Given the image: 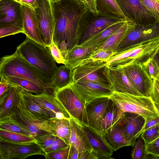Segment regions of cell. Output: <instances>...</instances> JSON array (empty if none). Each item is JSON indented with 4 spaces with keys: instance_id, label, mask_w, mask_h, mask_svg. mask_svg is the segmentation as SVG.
Here are the masks:
<instances>
[{
    "instance_id": "cell-46",
    "label": "cell",
    "mask_w": 159,
    "mask_h": 159,
    "mask_svg": "<svg viewBox=\"0 0 159 159\" xmlns=\"http://www.w3.org/2000/svg\"><path fill=\"white\" fill-rule=\"evenodd\" d=\"M70 145L66 148L46 154V159H68Z\"/></svg>"
},
{
    "instance_id": "cell-9",
    "label": "cell",
    "mask_w": 159,
    "mask_h": 159,
    "mask_svg": "<svg viewBox=\"0 0 159 159\" xmlns=\"http://www.w3.org/2000/svg\"><path fill=\"white\" fill-rule=\"evenodd\" d=\"M157 41H159V22L144 26L136 25L120 43L116 52H121L141 44Z\"/></svg>"
},
{
    "instance_id": "cell-8",
    "label": "cell",
    "mask_w": 159,
    "mask_h": 159,
    "mask_svg": "<svg viewBox=\"0 0 159 159\" xmlns=\"http://www.w3.org/2000/svg\"><path fill=\"white\" fill-rule=\"evenodd\" d=\"M13 112L34 137L48 133L54 134L52 118L46 120L38 117L25 106L21 96Z\"/></svg>"
},
{
    "instance_id": "cell-32",
    "label": "cell",
    "mask_w": 159,
    "mask_h": 159,
    "mask_svg": "<svg viewBox=\"0 0 159 159\" xmlns=\"http://www.w3.org/2000/svg\"><path fill=\"white\" fill-rule=\"evenodd\" d=\"M70 120L52 118L54 134L67 144L70 145L71 133Z\"/></svg>"
},
{
    "instance_id": "cell-29",
    "label": "cell",
    "mask_w": 159,
    "mask_h": 159,
    "mask_svg": "<svg viewBox=\"0 0 159 159\" xmlns=\"http://www.w3.org/2000/svg\"><path fill=\"white\" fill-rule=\"evenodd\" d=\"M10 83V88L8 95L3 106L0 107V120L13 112L20 98L21 88L14 84Z\"/></svg>"
},
{
    "instance_id": "cell-34",
    "label": "cell",
    "mask_w": 159,
    "mask_h": 159,
    "mask_svg": "<svg viewBox=\"0 0 159 159\" xmlns=\"http://www.w3.org/2000/svg\"><path fill=\"white\" fill-rule=\"evenodd\" d=\"M97 8L98 11L108 13L126 20L116 0H96Z\"/></svg>"
},
{
    "instance_id": "cell-16",
    "label": "cell",
    "mask_w": 159,
    "mask_h": 159,
    "mask_svg": "<svg viewBox=\"0 0 159 159\" xmlns=\"http://www.w3.org/2000/svg\"><path fill=\"white\" fill-rule=\"evenodd\" d=\"M103 73L114 92L142 96L132 84L123 67L106 66Z\"/></svg>"
},
{
    "instance_id": "cell-53",
    "label": "cell",
    "mask_w": 159,
    "mask_h": 159,
    "mask_svg": "<svg viewBox=\"0 0 159 159\" xmlns=\"http://www.w3.org/2000/svg\"><path fill=\"white\" fill-rule=\"evenodd\" d=\"M21 3L35 9L38 6V0H22Z\"/></svg>"
},
{
    "instance_id": "cell-6",
    "label": "cell",
    "mask_w": 159,
    "mask_h": 159,
    "mask_svg": "<svg viewBox=\"0 0 159 159\" xmlns=\"http://www.w3.org/2000/svg\"><path fill=\"white\" fill-rule=\"evenodd\" d=\"M159 47V41L133 46L115 53L106 62L108 67H123L131 64H142L152 57Z\"/></svg>"
},
{
    "instance_id": "cell-37",
    "label": "cell",
    "mask_w": 159,
    "mask_h": 159,
    "mask_svg": "<svg viewBox=\"0 0 159 159\" xmlns=\"http://www.w3.org/2000/svg\"><path fill=\"white\" fill-rule=\"evenodd\" d=\"M56 136L53 134L48 133L36 136L34 142L37 144L44 153L45 150L53 143Z\"/></svg>"
},
{
    "instance_id": "cell-13",
    "label": "cell",
    "mask_w": 159,
    "mask_h": 159,
    "mask_svg": "<svg viewBox=\"0 0 159 159\" xmlns=\"http://www.w3.org/2000/svg\"><path fill=\"white\" fill-rule=\"evenodd\" d=\"M45 153L34 142L26 143H12L0 141V159H24L34 155Z\"/></svg>"
},
{
    "instance_id": "cell-21",
    "label": "cell",
    "mask_w": 159,
    "mask_h": 159,
    "mask_svg": "<svg viewBox=\"0 0 159 159\" xmlns=\"http://www.w3.org/2000/svg\"><path fill=\"white\" fill-rule=\"evenodd\" d=\"M125 138L131 146L134 147L136 139L140 135V131L143 127L145 120L138 114L128 112H124Z\"/></svg>"
},
{
    "instance_id": "cell-27",
    "label": "cell",
    "mask_w": 159,
    "mask_h": 159,
    "mask_svg": "<svg viewBox=\"0 0 159 159\" xmlns=\"http://www.w3.org/2000/svg\"><path fill=\"white\" fill-rule=\"evenodd\" d=\"M21 94L25 106L35 115L48 120L56 117L55 113L39 104L30 95L29 92L21 88Z\"/></svg>"
},
{
    "instance_id": "cell-41",
    "label": "cell",
    "mask_w": 159,
    "mask_h": 159,
    "mask_svg": "<svg viewBox=\"0 0 159 159\" xmlns=\"http://www.w3.org/2000/svg\"><path fill=\"white\" fill-rule=\"evenodd\" d=\"M115 53L113 51L105 50L93 51L90 59L93 61L107 62Z\"/></svg>"
},
{
    "instance_id": "cell-48",
    "label": "cell",
    "mask_w": 159,
    "mask_h": 159,
    "mask_svg": "<svg viewBox=\"0 0 159 159\" xmlns=\"http://www.w3.org/2000/svg\"><path fill=\"white\" fill-rule=\"evenodd\" d=\"M84 2L87 8L95 15L98 14L97 9L96 0H84Z\"/></svg>"
},
{
    "instance_id": "cell-24",
    "label": "cell",
    "mask_w": 159,
    "mask_h": 159,
    "mask_svg": "<svg viewBox=\"0 0 159 159\" xmlns=\"http://www.w3.org/2000/svg\"><path fill=\"white\" fill-rule=\"evenodd\" d=\"M29 93L30 95L39 104L55 113L56 118L70 120V116L67 111L52 94L47 92L37 94Z\"/></svg>"
},
{
    "instance_id": "cell-31",
    "label": "cell",
    "mask_w": 159,
    "mask_h": 159,
    "mask_svg": "<svg viewBox=\"0 0 159 159\" xmlns=\"http://www.w3.org/2000/svg\"><path fill=\"white\" fill-rule=\"evenodd\" d=\"M1 77H3L7 82L16 85L33 94H37L44 92L48 93L45 89L34 82L28 80L13 76Z\"/></svg>"
},
{
    "instance_id": "cell-51",
    "label": "cell",
    "mask_w": 159,
    "mask_h": 159,
    "mask_svg": "<svg viewBox=\"0 0 159 159\" xmlns=\"http://www.w3.org/2000/svg\"><path fill=\"white\" fill-rule=\"evenodd\" d=\"M0 96L7 91L10 87V84L3 77H0Z\"/></svg>"
},
{
    "instance_id": "cell-10",
    "label": "cell",
    "mask_w": 159,
    "mask_h": 159,
    "mask_svg": "<svg viewBox=\"0 0 159 159\" xmlns=\"http://www.w3.org/2000/svg\"><path fill=\"white\" fill-rule=\"evenodd\" d=\"M74 91L85 105L94 99L109 97L114 92L110 84L80 80L70 85Z\"/></svg>"
},
{
    "instance_id": "cell-40",
    "label": "cell",
    "mask_w": 159,
    "mask_h": 159,
    "mask_svg": "<svg viewBox=\"0 0 159 159\" xmlns=\"http://www.w3.org/2000/svg\"><path fill=\"white\" fill-rule=\"evenodd\" d=\"M141 135L146 144L154 140L159 137V124L145 130Z\"/></svg>"
},
{
    "instance_id": "cell-22",
    "label": "cell",
    "mask_w": 159,
    "mask_h": 159,
    "mask_svg": "<svg viewBox=\"0 0 159 159\" xmlns=\"http://www.w3.org/2000/svg\"><path fill=\"white\" fill-rule=\"evenodd\" d=\"M70 120L71 130L70 145L75 147L81 156L84 152L93 151L82 125L71 116Z\"/></svg>"
},
{
    "instance_id": "cell-25",
    "label": "cell",
    "mask_w": 159,
    "mask_h": 159,
    "mask_svg": "<svg viewBox=\"0 0 159 159\" xmlns=\"http://www.w3.org/2000/svg\"><path fill=\"white\" fill-rule=\"evenodd\" d=\"M135 25L134 22L127 19L120 28L112 34L104 43L96 48L94 51L105 50L116 52L119 44L134 29Z\"/></svg>"
},
{
    "instance_id": "cell-45",
    "label": "cell",
    "mask_w": 159,
    "mask_h": 159,
    "mask_svg": "<svg viewBox=\"0 0 159 159\" xmlns=\"http://www.w3.org/2000/svg\"><path fill=\"white\" fill-rule=\"evenodd\" d=\"M54 59L58 64L64 65L65 60L57 46L53 42L48 47Z\"/></svg>"
},
{
    "instance_id": "cell-1",
    "label": "cell",
    "mask_w": 159,
    "mask_h": 159,
    "mask_svg": "<svg viewBox=\"0 0 159 159\" xmlns=\"http://www.w3.org/2000/svg\"><path fill=\"white\" fill-rule=\"evenodd\" d=\"M53 17L52 42L65 60L68 51L77 45L78 31L81 17L88 9L79 0L51 1Z\"/></svg>"
},
{
    "instance_id": "cell-56",
    "label": "cell",
    "mask_w": 159,
    "mask_h": 159,
    "mask_svg": "<svg viewBox=\"0 0 159 159\" xmlns=\"http://www.w3.org/2000/svg\"><path fill=\"white\" fill-rule=\"evenodd\" d=\"M51 0V1L53 2V1H57V0ZM80 0V1H82V2H84V0Z\"/></svg>"
},
{
    "instance_id": "cell-47",
    "label": "cell",
    "mask_w": 159,
    "mask_h": 159,
    "mask_svg": "<svg viewBox=\"0 0 159 159\" xmlns=\"http://www.w3.org/2000/svg\"><path fill=\"white\" fill-rule=\"evenodd\" d=\"M150 97L154 103L159 105V81L157 78L153 80V89Z\"/></svg>"
},
{
    "instance_id": "cell-43",
    "label": "cell",
    "mask_w": 159,
    "mask_h": 159,
    "mask_svg": "<svg viewBox=\"0 0 159 159\" xmlns=\"http://www.w3.org/2000/svg\"><path fill=\"white\" fill-rule=\"evenodd\" d=\"M146 151L147 156H152V158H159V137L146 144Z\"/></svg>"
},
{
    "instance_id": "cell-44",
    "label": "cell",
    "mask_w": 159,
    "mask_h": 159,
    "mask_svg": "<svg viewBox=\"0 0 159 159\" xmlns=\"http://www.w3.org/2000/svg\"><path fill=\"white\" fill-rule=\"evenodd\" d=\"M69 145L67 144L61 139L56 136L51 145L45 151L46 155L48 153L52 152L66 148Z\"/></svg>"
},
{
    "instance_id": "cell-23",
    "label": "cell",
    "mask_w": 159,
    "mask_h": 159,
    "mask_svg": "<svg viewBox=\"0 0 159 159\" xmlns=\"http://www.w3.org/2000/svg\"><path fill=\"white\" fill-rule=\"evenodd\" d=\"M124 128L125 119L123 113L114 126L103 133L106 142L114 151L125 146H131L125 138Z\"/></svg>"
},
{
    "instance_id": "cell-30",
    "label": "cell",
    "mask_w": 159,
    "mask_h": 159,
    "mask_svg": "<svg viewBox=\"0 0 159 159\" xmlns=\"http://www.w3.org/2000/svg\"><path fill=\"white\" fill-rule=\"evenodd\" d=\"M127 19L122 20L111 25L91 38L81 45L92 48L94 49L104 43L112 34L120 28Z\"/></svg>"
},
{
    "instance_id": "cell-28",
    "label": "cell",
    "mask_w": 159,
    "mask_h": 159,
    "mask_svg": "<svg viewBox=\"0 0 159 159\" xmlns=\"http://www.w3.org/2000/svg\"><path fill=\"white\" fill-rule=\"evenodd\" d=\"M73 70L74 69L65 65L57 67L51 79L53 92L74 83Z\"/></svg>"
},
{
    "instance_id": "cell-26",
    "label": "cell",
    "mask_w": 159,
    "mask_h": 159,
    "mask_svg": "<svg viewBox=\"0 0 159 159\" xmlns=\"http://www.w3.org/2000/svg\"><path fill=\"white\" fill-rule=\"evenodd\" d=\"M94 49L81 45H76L68 50L65 58V65L74 69L91 60L90 57Z\"/></svg>"
},
{
    "instance_id": "cell-3",
    "label": "cell",
    "mask_w": 159,
    "mask_h": 159,
    "mask_svg": "<svg viewBox=\"0 0 159 159\" xmlns=\"http://www.w3.org/2000/svg\"><path fill=\"white\" fill-rule=\"evenodd\" d=\"M16 52L41 72L51 79L57 67L48 48L27 37Z\"/></svg>"
},
{
    "instance_id": "cell-58",
    "label": "cell",
    "mask_w": 159,
    "mask_h": 159,
    "mask_svg": "<svg viewBox=\"0 0 159 159\" xmlns=\"http://www.w3.org/2000/svg\"><path fill=\"white\" fill-rule=\"evenodd\" d=\"M19 2H20L21 3V2L22 1V0H17Z\"/></svg>"
},
{
    "instance_id": "cell-35",
    "label": "cell",
    "mask_w": 159,
    "mask_h": 159,
    "mask_svg": "<svg viewBox=\"0 0 159 159\" xmlns=\"http://www.w3.org/2000/svg\"><path fill=\"white\" fill-rule=\"evenodd\" d=\"M35 138L19 134L0 129V141L20 143L34 142Z\"/></svg>"
},
{
    "instance_id": "cell-57",
    "label": "cell",
    "mask_w": 159,
    "mask_h": 159,
    "mask_svg": "<svg viewBox=\"0 0 159 159\" xmlns=\"http://www.w3.org/2000/svg\"><path fill=\"white\" fill-rule=\"evenodd\" d=\"M156 52H159V47L157 49Z\"/></svg>"
},
{
    "instance_id": "cell-50",
    "label": "cell",
    "mask_w": 159,
    "mask_h": 159,
    "mask_svg": "<svg viewBox=\"0 0 159 159\" xmlns=\"http://www.w3.org/2000/svg\"><path fill=\"white\" fill-rule=\"evenodd\" d=\"M70 145L68 159H80L81 154L78 149L72 145Z\"/></svg>"
},
{
    "instance_id": "cell-38",
    "label": "cell",
    "mask_w": 159,
    "mask_h": 159,
    "mask_svg": "<svg viewBox=\"0 0 159 159\" xmlns=\"http://www.w3.org/2000/svg\"><path fill=\"white\" fill-rule=\"evenodd\" d=\"M142 65L147 73L153 80L157 78L159 75V68L152 57Z\"/></svg>"
},
{
    "instance_id": "cell-59",
    "label": "cell",
    "mask_w": 159,
    "mask_h": 159,
    "mask_svg": "<svg viewBox=\"0 0 159 159\" xmlns=\"http://www.w3.org/2000/svg\"><path fill=\"white\" fill-rule=\"evenodd\" d=\"M157 79L158 80H159V76H158L157 78Z\"/></svg>"
},
{
    "instance_id": "cell-7",
    "label": "cell",
    "mask_w": 159,
    "mask_h": 159,
    "mask_svg": "<svg viewBox=\"0 0 159 159\" xmlns=\"http://www.w3.org/2000/svg\"><path fill=\"white\" fill-rule=\"evenodd\" d=\"M52 95L64 107L70 117L82 125H89L85 105L70 85L53 91Z\"/></svg>"
},
{
    "instance_id": "cell-15",
    "label": "cell",
    "mask_w": 159,
    "mask_h": 159,
    "mask_svg": "<svg viewBox=\"0 0 159 159\" xmlns=\"http://www.w3.org/2000/svg\"><path fill=\"white\" fill-rule=\"evenodd\" d=\"M122 67L136 89L142 96L150 97L153 80L147 73L142 65L131 64Z\"/></svg>"
},
{
    "instance_id": "cell-12",
    "label": "cell",
    "mask_w": 159,
    "mask_h": 159,
    "mask_svg": "<svg viewBox=\"0 0 159 159\" xmlns=\"http://www.w3.org/2000/svg\"><path fill=\"white\" fill-rule=\"evenodd\" d=\"M106 62L90 60L74 69V83L80 80L109 84L104 75Z\"/></svg>"
},
{
    "instance_id": "cell-14",
    "label": "cell",
    "mask_w": 159,
    "mask_h": 159,
    "mask_svg": "<svg viewBox=\"0 0 159 159\" xmlns=\"http://www.w3.org/2000/svg\"><path fill=\"white\" fill-rule=\"evenodd\" d=\"M39 24L41 35L45 46L52 43L53 32V17L50 0H38L34 9Z\"/></svg>"
},
{
    "instance_id": "cell-33",
    "label": "cell",
    "mask_w": 159,
    "mask_h": 159,
    "mask_svg": "<svg viewBox=\"0 0 159 159\" xmlns=\"http://www.w3.org/2000/svg\"><path fill=\"white\" fill-rule=\"evenodd\" d=\"M122 114L116 106L111 100L102 121L103 133L111 129Z\"/></svg>"
},
{
    "instance_id": "cell-11",
    "label": "cell",
    "mask_w": 159,
    "mask_h": 159,
    "mask_svg": "<svg viewBox=\"0 0 159 159\" xmlns=\"http://www.w3.org/2000/svg\"><path fill=\"white\" fill-rule=\"evenodd\" d=\"M125 17L136 25L144 26L157 22L139 0H116Z\"/></svg>"
},
{
    "instance_id": "cell-36",
    "label": "cell",
    "mask_w": 159,
    "mask_h": 159,
    "mask_svg": "<svg viewBox=\"0 0 159 159\" xmlns=\"http://www.w3.org/2000/svg\"><path fill=\"white\" fill-rule=\"evenodd\" d=\"M131 154L132 159H146V144L141 134L137 138Z\"/></svg>"
},
{
    "instance_id": "cell-54",
    "label": "cell",
    "mask_w": 159,
    "mask_h": 159,
    "mask_svg": "<svg viewBox=\"0 0 159 159\" xmlns=\"http://www.w3.org/2000/svg\"><path fill=\"white\" fill-rule=\"evenodd\" d=\"M152 57L157 63L159 68V52H155Z\"/></svg>"
},
{
    "instance_id": "cell-55",
    "label": "cell",
    "mask_w": 159,
    "mask_h": 159,
    "mask_svg": "<svg viewBox=\"0 0 159 159\" xmlns=\"http://www.w3.org/2000/svg\"><path fill=\"white\" fill-rule=\"evenodd\" d=\"M154 104L159 115V105L155 103Z\"/></svg>"
},
{
    "instance_id": "cell-17",
    "label": "cell",
    "mask_w": 159,
    "mask_h": 159,
    "mask_svg": "<svg viewBox=\"0 0 159 159\" xmlns=\"http://www.w3.org/2000/svg\"><path fill=\"white\" fill-rule=\"evenodd\" d=\"M111 101L109 97H104L92 100L85 105L89 125L102 133V121Z\"/></svg>"
},
{
    "instance_id": "cell-18",
    "label": "cell",
    "mask_w": 159,
    "mask_h": 159,
    "mask_svg": "<svg viewBox=\"0 0 159 159\" xmlns=\"http://www.w3.org/2000/svg\"><path fill=\"white\" fill-rule=\"evenodd\" d=\"M22 4L17 0H0V27L15 25L23 28Z\"/></svg>"
},
{
    "instance_id": "cell-4",
    "label": "cell",
    "mask_w": 159,
    "mask_h": 159,
    "mask_svg": "<svg viewBox=\"0 0 159 159\" xmlns=\"http://www.w3.org/2000/svg\"><path fill=\"white\" fill-rule=\"evenodd\" d=\"M109 97L122 114L128 112L138 114L144 118L145 122L159 116L151 97L114 92Z\"/></svg>"
},
{
    "instance_id": "cell-42",
    "label": "cell",
    "mask_w": 159,
    "mask_h": 159,
    "mask_svg": "<svg viewBox=\"0 0 159 159\" xmlns=\"http://www.w3.org/2000/svg\"><path fill=\"white\" fill-rule=\"evenodd\" d=\"M19 33L24 34L23 27L15 25H10L0 27V38Z\"/></svg>"
},
{
    "instance_id": "cell-2",
    "label": "cell",
    "mask_w": 159,
    "mask_h": 159,
    "mask_svg": "<svg viewBox=\"0 0 159 159\" xmlns=\"http://www.w3.org/2000/svg\"><path fill=\"white\" fill-rule=\"evenodd\" d=\"M7 76L31 80L45 89L48 93L53 92L51 79L46 76L16 52L1 58L0 77Z\"/></svg>"
},
{
    "instance_id": "cell-49",
    "label": "cell",
    "mask_w": 159,
    "mask_h": 159,
    "mask_svg": "<svg viewBox=\"0 0 159 159\" xmlns=\"http://www.w3.org/2000/svg\"><path fill=\"white\" fill-rule=\"evenodd\" d=\"M159 124V116L150 120L147 122H145L143 127L140 131V134L141 135L142 132L147 129Z\"/></svg>"
},
{
    "instance_id": "cell-5",
    "label": "cell",
    "mask_w": 159,
    "mask_h": 159,
    "mask_svg": "<svg viewBox=\"0 0 159 159\" xmlns=\"http://www.w3.org/2000/svg\"><path fill=\"white\" fill-rule=\"evenodd\" d=\"M122 20H125L112 14L101 11L95 15L87 9L80 22L77 45H81L94 35Z\"/></svg>"
},
{
    "instance_id": "cell-39",
    "label": "cell",
    "mask_w": 159,
    "mask_h": 159,
    "mask_svg": "<svg viewBox=\"0 0 159 159\" xmlns=\"http://www.w3.org/2000/svg\"><path fill=\"white\" fill-rule=\"evenodd\" d=\"M141 3L159 22V0H139Z\"/></svg>"
},
{
    "instance_id": "cell-19",
    "label": "cell",
    "mask_w": 159,
    "mask_h": 159,
    "mask_svg": "<svg viewBox=\"0 0 159 159\" xmlns=\"http://www.w3.org/2000/svg\"><path fill=\"white\" fill-rule=\"evenodd\" d=\"M21 9L24 34L30 39L45 46L41 38L39 22L35 10L23 4L21 5Z\"/></svg>"
},
{
    "instance_id": "cell-52",
    "label": "cell",
    "mask_w": 159,
    "mask_h": 159,
    "mask_svg": "<svg viewBox=\"0 0 159 159\" xmlns=\"http://www.w3.org/2000/svg\"><path fill=\"white\" fill-rule=\"evenodd\" d=\"M80 159H98L96 153L93 151L83 153Z\"/></svg>"
},
{
    "instance_id": "cell-20",
    "label": "cell",
    "mask_w": 159,
    "mask_h": 159,
    "mask_svg": "<svg viewBox=\"0 0 159 159\" xmlns=\"http://www.w3.org/2000/svg\"><path fill=\"white\" fill-rule=\"evenodd\" d=\"M93 151L98 159H111L113 150L106 142L103 134L96 130L89 125H82Z\"/></svg>"
}]
</instances>
